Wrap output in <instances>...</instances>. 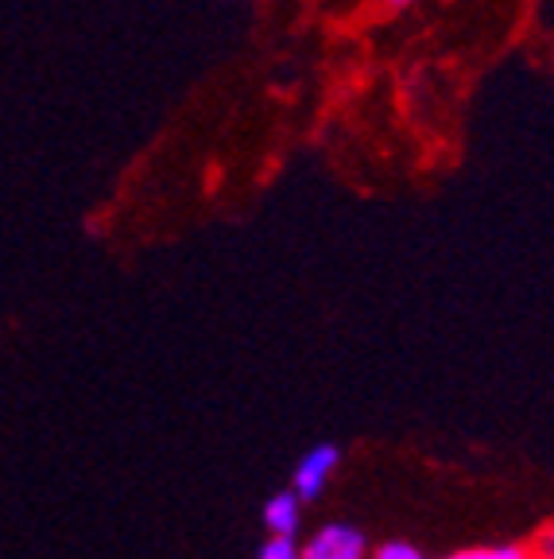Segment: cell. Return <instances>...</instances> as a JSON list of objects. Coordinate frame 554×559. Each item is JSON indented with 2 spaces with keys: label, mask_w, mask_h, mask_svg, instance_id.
I'll return each mask as SVG.
<instances>
[{
  "label": "cell",
  "mask_w": 554,
  "mask_h": 559,
  "mask_svg": "<svg viewBox=\"0 0 554 559\" xmlns=\"http://www.w3.org/2000/svg\"><path fill=\"white\" fill-rule=\"evenodd\" d=\"M373 559H423L411 544H384V548H376Z\"/></svg>",
  "instance_id": "6"
},
{
  "label": "cell",
  "mask_w": 554,
  "mask_h": 559,
  "mask_svg": "<svg viewBox=\"0 0 554 559\" xmlns=\"http://www.w3.org/2000/svg\"><path fill=\"white\" fill-rule=\"evenodd\" d=\"M261 559H303V551L294 548L291 536H272L261 548Z\"/></svg>",
  "instance_id": "4"
},
{
  "label": "cell",
  "mask_w": 554,
  "mask_h": 559,
  "mask_svg": "<svg viewBox=\"0 0 554 559\" xmlns=\"http://www.w3.org/2000/svg\"><path fill=\"white\" fill-rule=\"evenodd\" d=\"M299 493H276V498L264 506V524H268L272 536H294L299 533Z\"/></svg>",
  "instance_id": "3"
},
{
  "label": "cell",
  "mask_w": 554,
  "mask_h": 559,
  "mask_svg": "<svg viewBox=\"0 0 554 559\" xmlns=\"http://www.w3.org/2000/svg\"><path fill=\"white\" fill-rule=\"evenodd\" d=\"M539 559H554V556H539Z\"/></svg>",
  "instance_id": "9"
},
{
  "label": "cell",
  "mask_w": 554,
  "mask_h": 559,
  "mask_svg": "<svg viewBox=\"0 0 554 559\" xmlns=\"http://www.w3.org/2000/svg\"><path fill=\"white\" fill-rule=\"evenodd\" d=\"M450 559H528V556H523L520 548H469Z\"/></svg>",
  "instance_id": "5"
},
{
  "label": "cell",
  "mask_w": 554,
  "mask_h": 559,
  "mask_svg": "<svg viewBox=\"0 0 554 559\" xmlns=\"http://www.w3.org/2000/svg\"><path fill=\"white\" fill-rule=\"evenodd\" d=\"M535 551H539V556H554V524H546L543 533H539Z\"/></svg>",
  "instance_id": "8"
},
{
  "label": "cell",
  "mask_w": 554,
  "mask_h": 559,
  "mask_svg": "<svg viewBox=\"0 0 554 559\" xmlns=\"http://www.w3.org/2000/svg\"><path fill=\"white\" fill-rule=\"evenodd\" d=\"M338 463H341V451L334 443L311 447V451L299 459V466H294V493H299L303 501H314Z\"/></svg>",
  "instance_id": "1"
},
{
  "label": "cell",
  "mask_w": 554,
  "mask_h": 559,
  "mask_svg": "<svg viewBox=\"0 0 554 559\" xmlns=\"http://www.w3.org/2000/svg\"><path fill=\"white\" fill-rule=\"evenodd\" d=\"M364 556V536L346 524H329L314 536V544L303 551V559H361Z\"/></svg>",
  "instance_id": "2"
},
{
  "label": "cell",
  "mask_w": 554,
  "mask_h": 559,
  "mask_svg": "<svg viewBox=\"0 0 554 559\" xmlns=\"http://www.w3.org/2000/svg\"><path fill=\"white\" fill-rule=\"evenodd\" d=\"M381 4H384V12H388V16H408V12L423 9L426 0H381Z\"/></svg>",
  "instance_id": "7"
}]
</instances>
